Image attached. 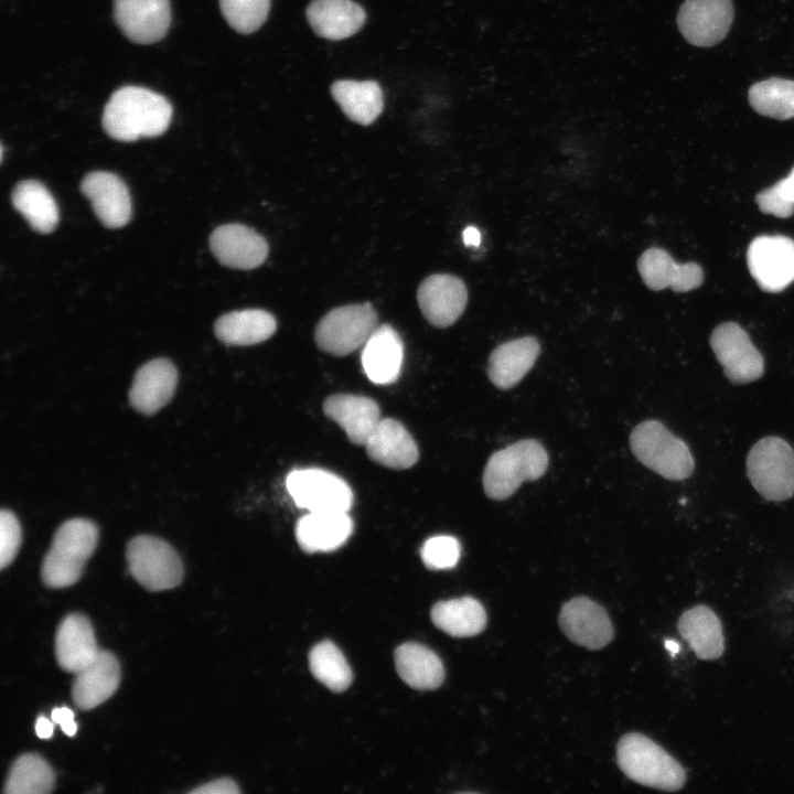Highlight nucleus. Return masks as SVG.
Instances as JSON below:
<instances>
[{
	"label": "nucleus",
	"instance_id": "obj_23",
	"mask_svg": "<svg viewBox=\"0 0 794 794\" xmlns=\"http://www.w3.org/2000/svg\"><path fill=\"white\" fill-rule=\"evenodd\" d=\"M347 512H309L296 525V539L308 552L333 551L343 546L353 533Z\"/></svg>",
	"mask_w": 794,
	"mask_h": 794
},
{
	"label": "nucleus",
	"instance_id": "obj_39",
	"mask_svg": "<svg viewBox=\"0 0 794 794\" xmlns=\"http://www.w3.org/2000/svg\"><path fill=\"white\" fill-rule=\"evenodd\" d=\"M460 543L449 535L428 538L421 547L420 556L425 566L432 570L453 568L460 558Z\"/></svg>",
	"mask_w": 794,
	"mask_h": 794
},
{
	"label": "nucleus",
	"instance_id": "obj_21",
	"mask_svg": "<svg viewBox=\"0 0 794 794\" xmlns=\"http://www.w3.org/2000/svg\"><path fill=\"white\" fill-rule=\"evenodd\" d=\"M99 651L86 615L71 613L62 620L55 634V656L61 668L76 674L90 664Z\"/></svg>",
	"mask_w": 794,
	"mask_h": 794
},
{
	"label": "nucleus",
	"instance_id": "obj_37",
	"mask_svg": "<svg viewBox=\"0 0 794 794\" xmlns=\"http://www.w3.org/2000/svg\"><path fill=\"white\" fill-rule=\"evenodd\" d=\"M271 0H219L222 13L228 24L239 33L258 30L266 21Z\"/></svg>",
	"mask_w": 794,
	"mask_h": 794
},
{
	"label": "nucleus",
	"instance_id": "obj_42",
	"mask_svg": "<svg viewBox=\"0 0 794 794\" xmlns=\"http://www.w3.org/2000/svg\"><path fill=\"white\" fill-rule=\"evenodd\" d=\"M51 718L57 723L63 732L73 737L77 731V723L74 721V712L67 707H57L52 710Z\"/></svg>",
	"mask_w": 794,
	"mask_h": 794
},
{
	"label": "nucleus",
	"instance_id": "obj_12",
	"mask_svg": "<svg viewBox=\"0 0 794 794\" xmlns=\"http://www.w3.org/2000/svg\"><path fill=\"white\" fill-rule=\"evenodd\" d=\"M733 19L731 0H685L677 24L684 37L696 46H712L728 33Z\"/></svg>",
	"mask_w": 794,
	"mask_h": 794
},
{
	"label": "nucleus",
	"instance_id": "obj_32",
	"mask_svg": "<svg viewBox=\"0 0 794 794\" xmlns=\"http://www.w3.org/2000/svg\"><path fill=\"white\" fill-rule=\"evenodd\" d=\"M331 94L343 112L363 126L374 122L383 110V93L374 81H336L331 86Z\"/></svg>",
	"mask_w": 794,
	"mask_h": 794
},
{
	"label": "nucleus",
	"instance_id": "obj_27",
	"mask_svg": "<svg viewBox=\"0 0 794 794\" xmlns=\"http://www.w3.org/2000/svg\"><path fill=\"white\" fill-rule=\"evenodd\" d=\"M364 9L352 0H312L307 19L313 31L328 40H343L364 24Z\"/></svg>",
	"mask_w": 794,
	"mask_h": 794
},
{
	"label": "nucleus",
	"instance_id": "obj_19",
	"mask_svg": "<svg viewBox=\"0 0 794 794\" xmlns=\"http://www.w3.org/2000/svg\"><path fill=\"white\" fill-rule=\"evenodd\" d=\"M637 269L644 283L652 290L670 288L676 292H686L698 288L704 280L699 265L678 264L667 251L655 247L641 255Z\"/></svg>",
	"mask_w": 794,
	"mask_h": 794
},
{
	"label": "nucleus",
	"instance_id": "obj_43",
	"mask_svg": "<svg viewBox=\"0 0 794 794\" xmlns=\"http://www.w3.org/2000/svg\"><path fill=\"white\" fill-rule=\"evenodd\" d=\"M54 726L51 720L40 716L35 721V733L41 739H49L53 736Z\"/></svg>",
	"mask_w": 794,
	"mask_h": 794
},
{
	"label": "nucleus",
	"instance_id": "obj_30",
	"mask_svg": "<svg viewBox=\"0 0 794 794\" xmlns=\"http://www.w3.org/2000/svg\"><path fill=\"white\" fill-rule=\"evenodd\" d=\"M395 665L400 678L416 689H436L444 679L441 659L419 643H405L395 652Z\"/></svg>",
	"mask_w": 794,
	"mask_h": 794
},
{
	"label": "nucleus",
	"instance_id": "obj_15",
	"mask_svg": "<svg viewBox=\"0 0 794 794\" xmlns=\"http://www.w3.org/2000/svg\"><path fill=\"white\" fill-rule=\"evenodd\" d=\"M210 247L222 265L233 269L257 268L268 255L265 238L243 224L218 226L210 237Z\"/></svg>",
	"mask_w": 794,
	"mask_h": 794
},
{
	"label": "nucleus",
	"instance_id": "obj_17",
	"mask_svg": "<svg viewBox=\"0 0 794 794\" xmlns=\"http://www.w3.org/2000/svg\"><path fill=\"white\" fill-rule=\"evenodd\" d=\"M81 191L106 227L119 228L130 221V194L118 175L106 171L90 172L82 180Z\"/></svg>",
	"mask_w": 794,
	"mask_h": 794
},
{
	"label": "nucleus",
	"instance_id": "obj_4",
	"mask_svg": "<svg viewBox=\"0 0 794 794\" xmlns=\"http://www.w3.org/2000/svg\"><path fill=\"white\" fill-rule=\"evenodd\" d=\"M616 758L623 773L642 785L677 791L685 783L683 766L662 747L641 733L623 736L618 743Z\"/></svg>",
	"mask_w": 794,
	"mask_h": 794
},
{
	"label": "nucleus",
	"instance_id": "obj_22",
	"mask_svg": "<svg viewBox=\"0 0 794 794\" xmlns=\"http://www.w3.org/2000/svg\"><path fill=\"white\" fill-rule=\"evenodd\" d=\"M323 411L345 431L348 440L357 446H365L382 419L375 400L354 394L331 395L323 403Z\"/></svg>",
	"mask_w": 794,
	"mask_h": 794
},
{
	"label": "nucleus",
	"instance_id": "obj_29",
	"mask_svg": "<svg viewBox=\"0 0 794 794\" xmlns=\"http://www.w3.org/2000/svg\"><path fill=\"white\" fill-rule=\"evenodd\" d=\"M277 329L275 316L260 309L233 311L214 323L216 337L227 345H254L269 339Z\"/></svg>",
	"mask_w": 794,
	"mask_h": 794
},
{
	"label": "nucleus",
	"instance_id": "obj_45",
	"mask_svg": "<svg viewBox=\"0 0 794 794\" xmlns=\"http://www.w3.org/2000/svg\"><path fill=\"white\" fill-rule=\"evenodd\" d=\"M665 647L669 651V653H670L673 656H674L676 653H678V651H679V645H678L675 641H673V640H667V641H665Z\"/></svg>",
	"mask_w": 794,
	"mask_h": 794
},
{
	"label": "nucleus",
	"instance_id": "obj_33",
	"mask_svg": "<svg viewBox=\"0 0 794 794\" xmlns=\"http://www.w3.org/2000/svg\"><path fill=\"white\" fill-rule=\"evenodd\" d=\"M433 624L454 637H468L481 633L486 625L483 605L472 597L437 602L431 609Z\"/></svg>",
	"mask_w": 794,
	"mask_h": 794
},
{
	"label": "nucleus",
	"instance_id": "obj_24",
	"mask_svg": "<svg viewBox=\"0 0 794 794\" xmlns=\"http://www.w3.org/2000/svg\"><path fill=\"white\" fill-rule=\"evenodd\" d=\"M364 447L372 461L395 470L408 469L419 458L414 438L393 418L380 419Z\"/></svg>",
	"mask_w": 794,
	"mask_h": 794
},
{
	"label": "nucleus",
	"instance_id": "obj_13",
	"mask_svg": "<svg viewBox=\"0 0 794 794\" xmlns=\"http://www.w3.org/2000/svg\"><path fill=\"white\" fill-rule=\"evenodd\" d=\"M417 300L422 315L437 328L453 324L463 313L468 302L464 282L455 276L436 273L419 286Z\"/></svg>",
	"mask_w": 794,
	"mask_h": 794
},
{
	"label": "nucleus",
	"instance_id": "obj_11",
	"mask_svg": "<svg viewBox=\"0 0 794 794\" xmlns=\"http://www.w3.org/2000/svg\"><path fill=\"white\" fill-rule=\"evenodd\" d=\"M747 261L763 291L780 292L794 281V240L781 235L755 237L749 245Z\"/></svg>",
	"mask_w": 794,
	"mask_h": 794
},
{
	"label": "nucleus",
	"instance_id": "obj_38",
	"mask_svg": "<svg viewBox=\"0 0 794 794\" xmlns=\"http://www.w3.org/2000/svg\"><path fill=\"white\" fill-rule=\"evenodd\" d=\"M755 200L763 213L790 217L794 212V168L785 179L761 191Z\"/></svg>",
	"mask_w": 794,
	"mask_h": 794
},
{
	"label": "nucleus",
	"instance_id": "obj_14",
	"mask_svg": "<svg viewBox=\"0 0 794 794\" xmlns=\"http://www.w3.org/2000/svg\"><path fill=\"white\" fill-rule=\"evenodd\" d=\"M559 624L569 640L589 650H599L613 639V627L605 610L586 597L566 602Z\"/></svg>",
	"mask_w": 794,
	"mask_h": 794
},
{
	"label": "nucleus",
	"instance_id": "obj_9",
	"mask_svg": "<svg viewBox=\"0 0 794 794\" xmlns=\"http://www.w3.org/2000/svg\"><path fill=\"white\" fill-rule=\"evenodd\" d=\"M286 486L294 503L309 512H348L353 504L348 484L325 470H294Z\"/></svg>",
	"mask_w": 794,
	"mask_h": 794
},
{
	"label": "nucleus",
	"instance_id": "obj_16",
	"mask_svg": "<svg viewBox=\"0 0 794 794\" xmlns=\"http://www.w3.org/2000/svg\"><path fill=\"white\" fill-rule=\"evenodd\" d=\"M114 13L125 35L139 44L160 41L171 21L169 0H115Z\"/></svg>",
	"mask_w": 794,
	"mask_h": 794
},
{
	"label": "nucleus",
	"instance_id": "obj_3",
	"mask_svg": "<svg viewBox=\"0 0 794 794\" xmlns=\"http://www.w3.org/2000/svg\"><path fill=\"white\" fill-rule=\"evenodd\" d=\"M547 468L544 446L534 439L519 440L490 457L483 472L484 492L492 500H506L524 481L543 476Z\"/></svg>",
	"mask_w": 794,
	"mask_h": 794
},
{
	"label": "nucleus",
	"instance_id": "obj_8",
	"mask_svg": "<svg viewBox=\"0 0 794 794\" xmlns=\"http://www.w3.org/2000/svg\"><path fill=\"white\" fill-rule=\"evenodd\" d=\"M377 326L378 315L372 304L343 305L320 320L314 340L323 352L344 356L363 347Z\"/></svg>",
	"mask_w": 794,
	"mask_h": 794
},
{
	"label": "nucleus",
	"instance_id": "obj_6",
	"mask_svg": "<svg viewBox=\"0 0 794 794\" xmlns=\"http://www.w3.org/2000/svg\"><path fill=\"white\" fill-rule=\"evenodd\" d=\"M747 474L764 498L788 500L794 495V449L780 437L762 438L748 453Z\"/></svg>",
	"mask_w": 794,
	"mask_h": 794
},
{
	"label": "nucleus",
	"instance_id": "obj_31",
	"mask_svg": "<svg viewBox=\"0 0 794 794\" xmlns=\"http://www.w3.org/2000/svg\"><path fill=\"white\" fill-rule=\"evenodd\" d=\"M11 201L33 230L47 234L55 229L60 218L58 207L51 192L41 182H19L12 190Z\"/></svg>",
	"mask_w": 794,
	"mask_h": 794
},
{
	"label": "nucleus",
	"instance_id": "obj_10",
	"mask_svg": "<svg viewBox=\"0 0 794 794\" xmlns=\"http://www.w3.org/2000/svg\"><path fill=\"white\" fill-rule=\"evenodd\" d=\"M710 346L730 383L742 385L762 377L763 356L739 324H719L710 335Z\"/></svg>",
	"mask_w": 794,
	"mask_h": 794
},
{
	"label": "nucleus",
	"instance_id": "obj_7",
	"mask_svg": "<svg viewBox=\"0 0 794 794\" xmlns=\"http://www.w3.org/2000/svg\"><path fill=\"white\" fill-rule=\"evenodd\" d=\"M126 558L131 576L150 591L175 588L183 579L179 555L161 538L136 536L127 545Z\"/></svg>",
	"mask_w": 794,
	"mask_h": 794
},
{
	"label": "nucleus",
	"instance_id": "obj_26",
	"mask_svg": "<svg viewBox=\"0 0 794 794\" xmlns=\"http://www.w3.org/2000/svg\"><path fill=\"white\" fill-rule=\"evenodd\" d=\"M540 352L536 337L524 336L496 346L487 363L491 383L500 389L517 385L535 364Z\"/></svg>",
	"mask_w": 794,
	"mask_h": 794
},
{
	"label": "nucleus",
	"instance_id": "obj_28",
	"mask_svg": "<svg viewBox=\"0 0 794 794\" xmlns=\"http://www.w3.org/2000/svg\"><path fill=\"white\" fill-rule=\"evenodd\" d=\"M678 632L700 659H717L725 650L722 625L706 605H696L678 620Z\"/></svg>",
	"mask_w": 794,
	"mask_h": 794
},
{
	"label": "nucleus",
	"instance_id": "obj_20",
	"mask_svg": "<svg viewBox=\"0 0 794 794\" xmlns=\"http://www.w3.org/2000/svg\"><path fill=\"white\" fill-rule=\"evenodd\" d=\"M75 675L72 685L73 701L77 708L89 710L116 693L121 672L117 657L100 650L95 659Z\"/></svg>",
	"mask_w": 794,
	"mask_h": 794
},
{
	"label": "nucleus",
	"instance_id": "obj_5",
	"mask_svg": "<svg viewBox=\"0 0 794 794\" xmlns=\"http://www.w3.org/2000/svg\"><path fill=\"white\" fill-rule=\"evenodd\" d=\"M630 447L636 459L664 479L682 481L695 469L688 446L661 421L645 420L632 430Z\"/></svg>",
	"mask_w": 794,
	"mask_h": 794
},
{
	"label": "nucleus",
	"instance_id": "obj_41",
	"mask_svg": "<svg viewBox=\"0 0 794 794\" xmlns=\"http://www.w3.org/2000/svg\"><path fill=\"white\" fill-rule=\"evenodd\" d=\"M193 794H237V784L228 777L217 779L192 790Z\"/></svg>",
	"mask_w": 794,
	"mask_h": 794
},
{
	"label": "nucleus",
	"instance_id": "obj_1",
	"mask_svg": "<svg viewBox=\"0 0 794 794\" xmlns=\"http://www.w3.org/2000/svg\"><path fill=\"white\" fill-rule=\"evenodd\" d=\"M172 106L162 95L139 86H125L109 98L103 114L106 133L120 141L157 137L169 127Z\"/></svg>",
	"mask_w": 794,
	"mask_h": 794
},
{
	"label": "nucleus",
	"instance_id": "obj_40",
	"mask_svg": "<svg viewBox=\"0 0 794 794\" xmlns=\"http://www.w3.org/2000/svg\"><path fill=\"white\" fill-rule=\"evenodd\" d=\"M21 544V527L15 515L8 509L0 512V568L9 566Z\"/></svg>",
	"mask_w": 794,
	"mask_h": 794
},
{
	"label": "nucleus",
	"instance_id": "obj_18",
	"mask_svg": "<svg viewBox=\"0 0 794 794\" xmlns=\"http://www.w3.org/2000/svg\"><path fill=\"white\" fill-rule=\"evenodd\" d=\"M176 383L178 371L171 361H149L135 374L129 403L138 412L153 415L171 400Z\"/></svg>",
	"mask_w": 794,
	"mask_h": 794
},
{
	"label": "nucleus",
	"instance_id": "obj_25",
	"mask_svg": "<svg viewBox=\"0 0 794 794\" xmlns=\"http://www.w3.org/2000/svg\"><path fill=\"white\" fill-rule=\"evenodd\" d=\"M361 361L371 382L377 385L394 383L404 361L399 334L388 324L378 325L363 345Z\"/></svg>",
	"mask_w": 794,
	"mask_h": 794
},
{
	"label": "nucleus",
	"instance_id": "obj_35",
	"mask_svg": "<svg viewBox=\"0 0 794 794\" xmlns=\"http://www.w3.org/2000/svg\"><path fill=\"white\" fill-rule=\"evenodd\" d=\"M749 103L753 109L779 120L794 118V81L769 78L752 85Z\"/></svg>",
	"mask_w": 794,
	"mask_h": 794
},
{
	"label": "nucleus",
	"instance_id": "obj_2",
	"mask_svg": "<svg viewBox=\"0 0 794 794\" xmlns=\"http://www.w3.org/2000/svg\"><path fill=\"white\" fill-rule=\"evenodd\" d=\"M97 541L98 529L92 521L72 518L64 522L42 561L43 583L50 588H66L77 582Z\"/></svg>",
	"mask_w": 794,
	"mask_h": 794
},
{
	"label": "nucleus",
	"instance_id": "obj_36",
	"mask_svg": "<svg viewBox=\"0 0 794 794\" xmlns=\"http://www.w3.org/2000/svg\"><path fill=\"white\" fill-rule=\"evenodd\" d=\"M309 665L313 676L335 693L345 690L352 683L351 667L331 641H322L312 647Z\"/></svg>",
	"mask_w": 794,
	"mask_h": 794
},
{
	"label": "nucleus",
	"instance_id": "obj_44",
	"mask_svg": "<svg viewBox=\"0 0 794 794\" xmlns=\"http://www.w3.org/2000/svg\"><path fill=\"white\" fill-rule=\"evenodd\" d=\"M463 243L466 246H474L478 247L481 242V235L478 228L473 226H469L463 230L462 234Z\"/></svg>",
	"mask_w": 794,
	"mask_h": 794
},
{
	"label": "nucleus",
	"instance_id": "obj_34",
	"mask_svg": "<svg viewBox=\"0 0 794 794\" xmlns=\"http://www.w3.org/2000/svg\"><path fill=\"white\" fill-rule=\"evenodd\" d=\"M55 774L37 753H25L12 763L4 782L6 794H46L53 791Z\"/></svg>",
	"mask_w": 794,
	"mask_h": 794
}]
</instances>
